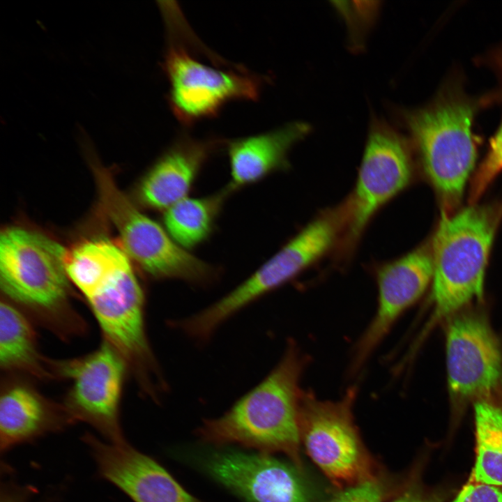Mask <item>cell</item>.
Listing matches in <instances>:
<instances>
[{"mask_svg":"<svg viewBox=\"0 0 502 502\" xmlns=\"http://www.w3.org/2000/svg\"><path fill=\"white\" fill-rule=\"evenodd\" d=\"M83 440L100 476L135 502H199L157 462L126 441L105 442L89 434Z\"/></svg>","mask_w":502,"mask_h":502,"instance_id":"cell-13","label":"cell"},{"mask_svg":"<svg viewBox=\"0 0 502 502\" xmlns=\"http://www.w3.org/2000/svg\"><path fill=\"white\" fill-rule=\"evenodd\" d=\"M411 176L406 140L388 123L374 118L352 197L350 238L361 234L376 211L406 186Z\"/></svg>","mask_w":502,"mask_h":502,"instance_id":"cell-9","label":"cell"},{"mask_svg":"<svg viewBox=\"0 0 502 502\" xmlns=\"http://www.w3.org/2000/svg\"><path fill=\"white\" fill-rule=\"evenodd\" d=\"M205 467L213 478L248 502H308L295 471L268 454L217 452L207 458Z\"/></svg>","mask_w":502,"mask_h":502,"instance_id":"cell-14","label":"cell"},{"mask_svg":"<svg viewBox=\"0 0 502 502\" xmlns=\"http://www.w3.org/2000/svg\"><path fill=\"white\" fill-rule=\"evenodd\" d=\"M483 107L482 98L469 96L462 79L454 76L427 105L402 112L423 169L448 208L459 202L475 165L478 139L474 123Z\"/></svg>","mask_w":502,"mask_h":502,"instance_id":"cell-2","label":"cell"},{"mask_svg":"<svg viewBox=\"0 0 502 502\" xmlns=\"http://www.w3.org/2000/svg\"><path fill=\"white\" fill-rule=\"evenodd\" d=\"M64 406L22 382L5 386L0 397V448L4 452L74 423Z\"/></svg>","mask_w":502,"mask_h":502,"instance_id":"cell-16","label":"cell"},{"mask_svg":"<svg viewBox=\"0 0 502 502\" xmlns=\"http://www.w3.org/2000/svg\"><path fill=\"white\" fill-rule=\"evenodd\" d=\"M353 389L339 400H321L302 392L301 441L312 460L339 487L370 480L369 462L353 423Z\"/></svg>","mask_w":502,"mask_h":502,"instance_id":"cell-6","label":"cell"},{"mask_svg":"<svg viewBox=\"0 0 502 502\" xmlns=\"http://www.w3.org/2000/svg\"><path fill=\"white\" fill-rule=\"evenodd\" d=\"M432 277V252L424 247L380 268L377 310L357 343L353 369L358 370L364 363L399 317L424 293Z\"/></svg>","mask_w":502,"mask_h":502,"instance_id":"cell-11","label":"cell"},{"mask_svg":"<svg viewBox=\"0 0 502 502\" xmlns=\"http://www.w3.org/2000/svg\"><path fill=\"white\" fill-rule=\"evenodd\" d=\"M234 191L223 189L201 197H187L164 211V227L186 250L205 242L213 232L223 206Z\"/></svg>","mask_w":502,"mask_h":502,"instance_id":"cell-19","label":"cell"},{"mask_svg":"<svg viewBox=\"0 0 502 502\" xmlns=\"http://www.w3.org/2000/svg\"><path fill=\"white\" fill-rule=\"evenodd\" d=\"M446 366L452 396L464 400L493 390L502 381L499 343L484 318L453 319L446 334Z\"/></svg>","mask_w":502,"mask_h":502,"instance_id":"cell-10","label":"cell"},{"mask_svg":"<svg viewBox=\"0 0 502 502\" xmlns=\"http://www.w3.org/2000/svg\"><path fill=\"white\" fill-rule=\"evenodd\" d=\"M95 173L100 203L119 231L128 255L151 276L170 269L179 255L177 243L165 227L129 201L107 170L96 167Z\"/></svg>","mask_w":502,"mask_h":502,"instance_id":"cell-12","label":"cell"},{"mask_svg":"<svg viewBox=\"0 0 502 502\" xmlns=\"http://www.w3.org/2000/svg\"><path fill=\"white\" fill-rule=\"evenodd\" d=\"M1 502H24L23 498L20 495L10 494L3 496Z\"/></svg>","mask_w":502,"mask_h":502,"instance_id":"cell-27","label":"cell"},{"mask_svg":"<svg viewBox=\"0 0 502 502\" xmlns=\"http://www.w3.org/2000/svg\"><path fill=\"white\" fill-rule=\"evenodd\" d=\"M502 171V119L489 139L487 153L474 177L471 190L472 201L478 199L494 178Z\"/></svg>","mask_w":502,"mask_h":502,"instance_id":"cell-22","label":"cell"},{"mask_svg":"<svg viewBox=\"0 0 502 502\" xmlns=\"http://www.w3.org/2000/svg\"><path fill=\"white\" fill-rule=\"evenodd\" d=\"M497 220L496 211L484 206L442 215L432 252L434 321L482 298Z\"/></svg>","mask_w":502,"mask_h":502,"instance_id":"cell-5","label":"cell"},{"mask_svg":"<svg viewBox=\"0 0 502 502\" xmlns=\"http://www.w3.org/2000/svg\"><path fill=\"white\" fill-rule=\"evenodd\" d=\"M128 366L107 342L82 358L54 361L56 377L67 379L71 386L64 407L74 421L93 427L109 442L125 441L119 409Z\"/></svg>","mask_w":502,"mask_h":502,"instance_id":"cell-7","label":"cell"},{"mask_svg":"<svg viewBox=\"0 0 502 502\" xmlns=\"http://www.w3.org/2000/svg\"><path fill=\"white\" fill-rule=\"evenodd\" d=\"M225 140L180 135L142 179L138 196L146 206L164 211L188 197L201 169Z\"/></svg>","mask_w":502,"mask_h":502,"instance_id":"cell-15","label":"cell"},{"mask_svg":"<svg viewBox=\"0 0 502 502\" xmlns=\"http://www.w3.org/2000/svg\"><path fill=\"white\" fill-rule=\"evenodd\" d=\"M452 502H502V489L472 480Z\"/></svg>","mask_w":502,"mask_h":502,"instance_id":"cell-24","label":"cell"},{"mask_svg":"<svg viewBox=\"0 0 502 502\" xmlns=\"http://www.w3.org/2000/svg\"><path fill=\"white\" fill-rule=\"evenodd\" d=\"M310 130L307 123L296 121L266 132L225 140L231 176L227 185L235 192L286 167L289 151Z\"/></svg>","mask_w":502,"mask_h":502,"instance_id":"cell-17","label":"cell"},{"mask_svg":"<svg viewBox=\"0 0 502 502\" xmlns=\"http://www.w3.org/2000/svg\"><path fill=\"white\" fill-rule=\"evenodd\" d=\"M305 359L290 342L279 363L218 418L197 430L206 442L235 443L263 453L279 452L300 465L299 381Z\"/></svg>","mask_w":502,"mask_h":502,"instance_id":"cell-1","label":"cell"},{"mask_svg":"<svg viewBox=\"0 0 502 502\" xmlns=\"http://www.w3.org/2000/svg\"><path fill=\"white\" fill-rule=\"evenodd\" d=\"M480 61L495 73L498 80L496 89L482 96L485 106L502 103V45L487 52Z\"/></svg>","mask_w":502,"mask_h":502,"instance_id":"cell-25","label":"cell"},{"mask_svg":"<svg viewBox=\"0 0 502 502\" xmlns=\"http://www.w3.org/2000/svg\"><path fill=\"white\" fill-rule=\"evenodd\" d=\"M162 1L168 45L162 68L169 82V105L183 126L216 116L233 100H256L266 77L217 56L209 63L199 58L201 45L187 26L178 8Z\"/></svg>","mask_w":502,"mask_h":502,"instance_id":"cell-3","label":"cell"},{"mask_svg":"<svg viewBox=\"0 0 502 502\" xmlns=\"http://www.w3.org/2000/svg\"><path fill=\"white\" fill-rule=\"evenodd\" d=\"M0 365L40 379L55 378L53 360L38 349L36 335L27 317L8 301L0 304Z\"/></svg>","mask_w":502,"mask_h":502,"instance_id":"cell-18","label":"cell"},{"mask_svg":"<svg viewBox=\"0 0 502 502\" xmlns=\"http://www.w3.org/2000/svg\"><path fill=\"white\" fill-rule=\"evenodd\" d=\"M130 261L124 249L107 239L85 241L67 250L68 276L83 296L105 275Z\"/></svg>","mask_w":502,"mask_h":502,"instance_id":"cell-21","label":"cell"},{"mask_svg":"<svg viewBox=\"0 0 502 502\" xmlns=\"http://www.w3.org/2000/svg\"><path fill=\"white\" fill-rule=\"evenodd\" d=\"M476 458L473 480L502 487V406L480 400L474 406Z\"/></svg>","mask_w":502,"mask_h":502,"instance_id":"cell-20","label":"cell"},{"mask_svg":"<svg viewBox=\"0 0 502 502\" xmlns=\"http://www.w3.org/2000/svg\"><path fill=\"white\" fill-rule=\"evenodd\" d=\"M66 253L57 241L34 231L10 227L1 234V291L62 337L84 329L68 299Z\"/></svg>","mask_w":502,"mask_h":502,"instance_id":"cell-4","label":"cell"},{"mask_svg":"<svg viewBox=\"0 0 502 502\" xmlns=\"http://www.w3.org/2000/svg\"><path fill=\"white\" fill-rule=\"evenodd\" d=\"M336 235L334 220L326 217L314 220L243 282L196 313L193 317L195 327L202 335H211L243 307L284 284L319 259L332 246Z\"/></svg>","mask_w":502,"mask_h":502,"instance_id":"cell-8","label":"cell"},{"mask_svg":"<svg viewBox=\"0 0 502 502\" xmlns=\"http://www.w3.org/2000/svg\"><path fill=\"white\" fill-rule=\"evenodd\" d=\"M379 485L370 479L347 487L326 502H381Z\"/></svg>","mask_w":502,"mask_h":502,"instance_id":"cell-23","label":"cell"},{"mask_svg":"<svg viewBox=\"0 0 502 502\" xmlns=\"http://www.w3.org/2000/svg\"><path fill=\"white\" fill-rule=\"evenodd\" d=\"M392 502H432L429 499L413 493H405Z\"/></svg>","mask_w":502,"mask_h":502,"instance_id":"cell-26","label":"cell"}]
</instances>
